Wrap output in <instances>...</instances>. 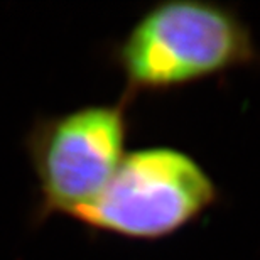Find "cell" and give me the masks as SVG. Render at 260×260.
Instances as JSON below:
<instances>
[{
	"label": "cell",
	"instance_id": "obj_1",
	"mask_svg": "<svg viewBox=\"0 0 260 260\" xmlns=\"http://www.w3.org/2000/svg\"><path fill=\"white\" fill-rule=\"evenodd\" d=\"M127 100L168 93L233 70L260 66V49L240 12L215 0H160L110 49Z\"/></svg>",
	"mask_w": 260,
	"mask_h": 260
},
{
	"label": "cell",
	"instance_id": "obj_2",
	"mask_svg": "<svg viewBox=\"0 0 260 260\" xmlns=\"http://www.w3.org/2000/svg\"><path fill=\"white\" fill-rule=\"evenodd\" d=\"M130 105L122 95L113 103L36 118L24 139L38 181L36 221L73 218L100 196L127 154Z\"/></svg>",
	"mask_w": 260,
	"mask_h": 260
},
{
	"label": "cell",
	"instance_id": "obj_3",
	"mask_svg": "<svg viewBox=\"0 0 260 260\" xmlns=\"http://www.w3.org/2000/svg\"><path fill=\"white\" fill-rule=\"evenodd\" d=\"M218 198L216 183L193 155L155 145L127 152L100 196L73 220L130 240H160L198 220Z\"/></svg>",
	"mask_w": 260,
	"mask_h": 260
}]
</instances>
